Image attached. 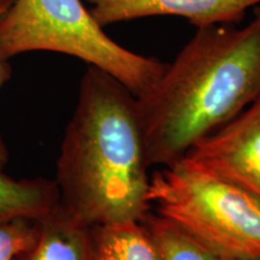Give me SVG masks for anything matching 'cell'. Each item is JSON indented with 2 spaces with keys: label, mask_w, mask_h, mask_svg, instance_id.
Instances as JSON below:
<instances>
[{
  "label": "cell",
  "mask_w": 260,
  "mask_h": 260,
  "mask_svg": "<svg viewBox=\"0 0 260 260\" xmlns=\"http://www.w3.org/2000/svg\"><path fill=\"white\" fill-rule=\"evenodd\" d=\"M151 210L216 252L260 259V199L182 159L149 178Z\"/></svg>",
  "instance_id": "obj_4"
},
{
  "label": "cell",
  "mask_w": 260,
  "mask_h": 260,
  "mask_svg": "<svg viewBox=\"0 0 260 260\" xmlns=\"http://www.w3.org/2000/svg\"><path fill=\"white\" fill-rule=\"evenodd\" d=\"M181 159L260 199V95L235 118L195 142Z\"/></svg>",
  "instance_id": "obj_5"
},
{
  "label": "cell",
  "mask_w": 260,
  "mask_h": 260,
  "mask_svg": "<svg viewBox=\"0 0 260 260\" xmlns=\"http://www.w3.org/2000/svg\"><path fill=\"white\" fill-rule=\"evenodd\" d=\"M14 0H0V19L3 18V16L6 12V10L9 9V6L11 5V3ZM10 76H11V69H10V65L8 64V60L3 57L2 52H0V89L4 84L8 82ZM9 161V153L6 146L3 141L2 135H0V172H3V169L5 168V165Z\"/></svg>",
  "instance_id": "obj_12"
},
{
  "label": "cell",
  "mask_w": 260,
  "mask_h": 260,
  "mask_svg": "<svg viewBox=\"0 0 260 260\" xmlns=\"http://www.w3.org/2000/svg\"><path fill=\"white\" fill-rule=\"evenodd\" d=\"M34 51L79 58L122 82L136 98L153 87L165 70L113 41L83 0H14L0 19V52L6 60Z\"/></svg>",
  "instance_id": "obj_3"
},
{
  "label": "cell",
  "mask_w": 260,
  "mask_h": 260,
  "mask_svg": "<svg viewBox=\"0 0 260 260\" xmlns=\"http://www.w3.org/2000/svg\"><path fill=\"white\" fill-rule=\"evenodd\" d=\"M37 220L18 218L0 222V260H14L34 242Z\"/></svg>",
  "instance_id": "obj_11"
},
{
  "label": "cell",
  "mask_w": 260,
  "mask_h": 260,
  "mask_svg": "<svg viewBox=\"0 0 260 260\" xmlns=\"http://www.w3.org/2000/svg\"><path fill=\"white\" fill-rule=\"evenodd\" d=\"M148 169L138 99L88 65L57 160L60 210L83 228L141 222L151 211Z\"/></svg>",
  "instance_id": "obj_1"
},
{
  "label": "cell",
  "mask_w": 260,
  "mask_h": 260,
  "mask_svg": "<svg viewBox=\"0 0 260 260\" xmlns=\"http://www.w3.org/2000/svg\"><path fill=\"white\" fill-rule=\"evenodd\" d=\"M197 29L153 87L136 98L149 168L180 160L260 95V10L243 28Z\"/></svg>",
  "instance_id": "obj_2"
},
{
  "label": "cell",
  "mask_w": 260,
  "mask_h": 260,
  "mask_svg": "<svg viewBox=\"0 0 260 260\" xmlns=\"http://www.w3.org/2000/svg\"><path fill=\"white\" fill-rule=\"evenodd\" d=\"M59 206L56 181L46 178H12L0 172V222L39 220Z\"/></svg>",
  "instance_id": "obj_9"
},
{
  "label": "cell",
  "mask_w": 260,
  "mask_h": 260,
  "mask_svg": "<svg viewBox=\"0 0 260 260\" xmlns=\"http://www.w3.org/2000/svg\"><path fill=\"white\" fill-rule=\"evenodd\" d=\"M252 260H260V259H252Z\"/></svg>",
  "instance_id": "obj_13"
},
{
  "label": "cell",
  "mask_w": 260,
  "mask_h": 260,
  "mask_svg": "<svg viewBox=\"0 0 260 260\" xmlns=\"http://www.w3.org/2000/svg\"><path fill=\"white\" fill-rule=\"evenodd\" d=\"M141 222L151 234L161 260H237L204 245L176 223L152 210Z\"/></svg>",
  "instance_id": "obj_10"
},
{
  "label": "cell",
  "mask_w": 260,
  "mask_h": 260,
  "mask_svg": "<svg viewBox=\"0 0 260 260\" xmlns=\"http://www.w3.org/2000/svg\"><path fill=\"white\" fill-rule=\"evenodd\" d=\"M37 226L34 242L14 260H92L87 228L73 222L59 206L37 220Z\"/></svg>",
  "instance_id": "obj_7"
},
{
  "label": "cell",
  "mask_w": 260,
  "mask_h": 260,
  "mask_svg": "<svg viewBox=\"0 0 260 260\" xmlns=\"http://www.w3.org/2000/svg\"><path fill=\"white\" fill-rule=\"evenodd\" d=\"M92 260H161L142 222H126L87 228Z\"/></svg>",
  "instance_id": "obj_8"
},
{
  "label": "cell",
  "mask_w": 260,
  "mask_h": 260,
  "mask_svg": "<svg viewBox=\"0 0 260 260\" xmlns=\"http://www.w3.org/2000/svg\"><path fill=\"white\" fill-rule=\"evenodd\" d=\"M100 27L152 16H178L197 28L233 24L260 0H83Z\"/></svg>",
  "instance_id": "obj_6"
}]
</instances>
